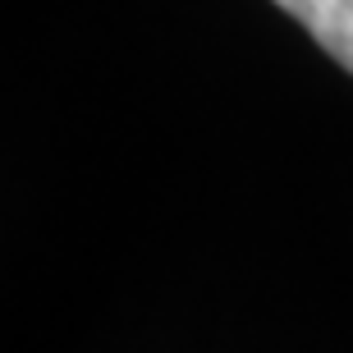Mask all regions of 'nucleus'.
I'll use <instances>...</instances> for the list:
<instances>
[{"mask_svg": "<svg viewBox=\"0 0 353 353\" xmlns=\"http://www.w3.org/2000/svg\"><path fill=\"white\" fill-rule=\"evenodd\" d=\"M285 14H294L316 46L353 74V0H275Z\"/></svg>", "mask_w": 353, "mask_h": 353, "instance_id": "nucleus-1", "label": "nucleus"}]
</instances>
